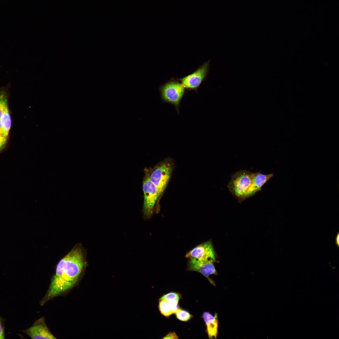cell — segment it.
<instances>
[{"mask_svg": "<svg viewBox=\"0 0 339 339\" xmlns=\"http://www.w3.org/2000/svg\"><path fill=\"white\" fill-rule=\"evenodd\" d=\"M83 249L76 246L59 262L48 291L40 304L73 288L77 283L86 266Z\"/></svg>", "mask_w": 339, "mask_h": 339, "instance_id": "1", "label": "cell"}, {"mask_svg": "<svg viewBox=\"0 0 339 339\" xmlns=\"http://www.w3.org/2000/svg\"><path fill=\"white\" fill-rule=\"evenodd\" d=\"M252 174L253 173L245 170L236 172L232 175L227 185L229 191L239 203L247 199Z\"/></svg>", "mask_w": 339, "mask_h": 339, "instance_id": "2", "label": "cell"}, {"mask_svg": "<svg viewBox=\"0 0 339 339\" xmlns=\"http://www.w3.org/2000/svg\"><path fill=\"white\" fill-rule=\"evenodd\" d=\"M173 168V163L168 159L159 164L153 169L148 170L150 180L157 189L159 198L168 184Z\"/></svg>", "mask_w": 339, "mask_h": 339, "instance_id": "3", "label": "cell"}, {"mask_svg": "<svg viewBox=\"0 0 339 339\" xmlns=\"http://www.w3.org/2000/svg\"><path fill=\"white\" fill-rule=\"evenodd\" d=\"M145 174L143 185L144 193L143 213V219L147 220L150 219L156 212L155 207L159 196L156 187L149 178L148 170L145 171Z\"/></svg>", "mask_w": 339, "mask_h": 339, "instance_id": "4", "label": "cell"}, {"mask_svg": "<svg viewBox=\"0 0 339 339\" xmlns=\"http://www.w3.org/2000/svg\"><path fill=\"white\" fill-rule=\"evenodd\" d=\"M11 126V119L5 91H0V152L7 143Z\"/></svg>", "mask_w": 339, "mask_h": 339, "instance_id": "5", "label": "cell"}, {"mask_svg": "<svg viewBox=\"0 0 339 339\" xmlns=\"http://www.w3.org/2000/svg\"><path fill=\"white\" fill-rule=\"evenodd\" d=\"M162 100L171 104L179 110L180 100L185 93V89L181 83L176 81H170L160 88Z\"/></svg>", "mask_w": 339, "mask_h": 339, "instance_id": "6", "label": "cell"}, {"mask_svg": "<svg viewBox=\"0 0 339 339\" xmlns=\"http://www.w3.org/2000/svg\"><path fill=\"white\" fill-rule=\"evenodd\" d=\"M217 257L211 239L196 245L188 251L185 255V257L188 259L194 258L203 261H213L216 262H218Z\"/></svg>", "mask_w": 339, "mask_h": 339, "instance_id": "7", "label": "cell"}, {"mask_svg": "<svg viewBox=\"0 0 339 339\" xmlns=\"http://www.w3.org/2000/svg\"><path fill=\"white\" fill-rule=\"evenodd\" d=\"M215 263L216 262L213 261H203L194 258H190L187 262L186 270L199 272L206 277L211 284L215 286L214 281L209 277L211 275H218Z\"/></svg>", "mask_w": 339, "mask_h": 339, "instance_id": "8", "label": "cell"}, {"mask_svg": "<svg viewBox=\"0 0 339 339\" xmlns=\"http://www.w3.org/2000/svg\"><path fill=\"white\" fill-rule=\"evenodd\" d=\"M210 61L205 62L194 72L180 79L181 84L184 88L193 90L198 88L207 75Z\"/></svg>", "mask_w": 339, "mask_h": 339, "instance_id": "9", "label": "cell"}, {"mask_svg": "<svg viewBox=\"0 0 339 339\" xmlns=\"http://www.w3.org/2000/svg\"><path fill=\"white\" fill-rule=\"evenodd\" d=\"M32 339H56L47 327L43 317H41L33 325L24 331Z\"/></svg>", "mask_w": 339, "mask_h": 339, "instance_id": "10", "label": "cell"}, {"mask_svg": "<svg viewBox=\"0 0 339 339\" xmlns=\"http://www.w3.org/2000/svg\"><path fill=\"white\" fill-rule=\"evenodd\" d=\"M273 175V174H264L260 172L253 173L251 184L247 193V198L253 196L261 191L262 186Z\"/></svg>", "mask_w": 339, "mask_h": 339, "instance_id": "11", "label": "cell"}, {"mask_svg": "<svg viewBox=\"0 0 339 339\" xmlns=\"http://www.w3.org/2000/svg\"><path fill=\"white\" fill-rule=\"evenodd\" d=\"M202 317L206 326V332L210 339H216L218 334V320L217 313L214 315L208 312H203Z\"/></svg>", "mask_w": 339, "mask_h": 339, "instance_id": "12", "label": "cell"}, {"mask_svg": "<svg viewBox=\"0 0 339 339\" xmlns=\"http://www.w3.org/2000/svg\"><path fill=\"white\" fill-rule=\"evenodd\" d=\"M180 299V295L179 293L171 292L164 295L159 299L165 300L169 303L175 313L178 308V304Z\"/></svg>", "mask_w": 339, "mask_h": 339, "instance_id": "13", "label": "cell"}, {"mask_svg": "<svg viewBox=\"0 0 339 339\" xmlns=\"http://www.w3.org/2000/svg\"><path fill=\"white\" fill-rule=\"evenodd\" d=\"M159 309L161 314L164 316L168 317L174 314L171 305L165 300L159 299Z\"/></svg>", "mask_w": 339, "mask_h": 339, "instance_id": "14", "label": "cell"}, {"mask_svg": "<svg viewBox=\"0 0 339 339\" xmlns=\"http://www.w3.org/2000/svg\"><path fill=\"white\" fill-rule=\"evenodd\" d=\"M176 318L182 321H187L193 317V316L187 311L178 308L175 312Z\"/></svg>", "mask_w": 339, "mask_h": 339, "instance_id": "15", "label": "cell"}, {"mask_svg": "<svg viewBox=\"0 0 339 339\" xmlns=\"http://www.w3.org/2000/svg\"><path fill=\"white\" fill-rule=\"evenodd\" d=\"M163 339H178V336L174 332H170L168 334H167L165 336H164Z\"/></svg>", "mask_w": 339, "mask_h": 339, "instance_id": "16", "label": "cell"}, {"mask_svg": "<svg viewBox=\"0 0 339 339\" xmlns=\"http://www.w3.org/2000/svg\"><path fill=\"white\" fill-rule=\"evenodd\" d=\"M4 338V329L0 318V339Z\"/></svg>", "mask_w": 339, "mask_h": 339, "instance_id": "17", "label": "cell"}, {"mask_svg": "<svg viewBox=\"0 0 339 339\" xmlns=\"http://www.w3.org/2000/svg\"><path fill=\"white\" fill-rule=\"evenodd\" d=\"M335 244L338 247H339V233L338 232L335 238Z\"/></svg>", "mask_w": 339, "mask_h": 339, "instance_id": "18", "label": "cell"}]
</instances>
